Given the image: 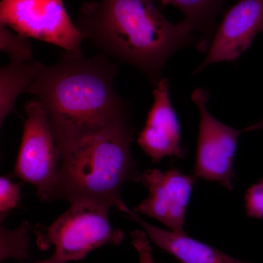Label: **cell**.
I'll return each mask as SVG.
<instances>
[{
    "label": "cell",
    "mask_w": 263,
    "mask_h": 263,
    "mask_svg": "<svg viewBox=\"0 0 263 263\" xmlns=\"http://www.w3.org/2000/svg\"><path fill=\"white\" fill-rule=\"evenodd\" d=\"M37 263H61L57 262V261L54 260V259H52L51 257H50V258H48L47 259H46V260H43L42 262H39Z\"/></svg>",
    "instance_id": "ffe728a7"
},
{
    "label": "cell",
    "mask_w": 263,
    "mask_h": 263,
    "mask_svg": "<svg viewBox=\"0 0 263 263\" xmlns=\"http://www.w3.org/2000/svg\"><path fill=\"white\" fill-rule=\"evenodd\" d=\"M117 66L99 53L64 51L56 65L37 62L27 92L42 104L58 148L129 117L128 105L116 92Z\"/></svg>",
    "instance_id": "6da1fadb"
},
{
    "label": "cell",
    "mask_w": 263,
    "mask_h": 263,
    "mask_svg": "<svg viewBox=\"0 0 263 263\" xmlns=\"http://www.w3.org/2000/svg\"><path fill=\"white\" fill-rule=\"evenodd\" d=\"M0 24L18 35L81 51L82 34L72 22L63 0H1Z\"/></svg>",
    "instance_id": "8992f818"
},
{
    "label": "cell",
    "mask_w": 263,
    "mask_h": 263,
    "mask_svg": "<svg viewBox=\"0 0 263 263\" xmlns=\"http://www.w3.org/2000/svg\"><path fill=\"white\" fill-rule=\"evenodd\" d=\"M24 111L26 119L14 174L33 185L42 201H52L60 179V149L42 104L31 100L26 103Z\"/></svg>",
    "instance_id": "5b68a950"
},
{
    "label": "cell",
    "mask_w": 263,
    "mask_h": 263,
    "mask_svg": "<svg viewBox=\"0 0 263 263\" xmlns=\"http://www.w3.org/2000/svg\"><path fill=\"white\" fill-rule=\"evenodd\" d=\"M70 203L51 226L39 224L34 229L38 248L54 249L52 259L61 263L80 260L99 247L124 241V233L109 221L111 206L91 201Z\"/></svg>",
    "instance_id": "277c9868"
},
{
    "label": "cell",
    "mask_w": 263,
    "mask_h": 263,
    "mask_svg": "<svg viewBox=\"0 0 263 263\" xmlns=\"http://www.w3.org/2000/svg\"><path fill=\"white\" fill-rule=\"evenodd\" d=\"M263 129V119L262 120L259 121V122L254 123L253 124H251L249 127L245 128L242 129V133H245V132H254L257 130H260Z\"/></svg>",
    "instance_id": "d6986e66"
},
{
    "label": "cell",
    "mask_w": 263,
    "mask_h": 263,
    "mask_svg": "<svg viewBox=\"0 0 263 263\" xmlns=\"http://www.w3.org/2000/svg\"><path fill=\"white\" fill-rule=\"evenodd\" d=\"M155 87V103L138 135V145L154 162L167 157L183 158L186 152L181 146L179 119L170 100L168 80L161 79Z\"/></svg>",
    "instance_id": "30bf717a"
},
{
    "label": "cell",
    "mask_w": 263,
    "mask_h": 263,
    "mask_svg": "<svg viewBox=\"0 0 263 263\" xmlns=\"http://www.w3.org/2000/svg\"><path fill=\"white\" fill-rule=\"evenodd\" d=\"M8 213L0 214V263L7 259L24 260L29 257L31 226L23 221L18 228L8 229L4 226Z\"/></svg>",
    "instance_id": "5bb4252c"
},
{
    "label": "cell",
    "mask_w": 263,
    "mask_h": 263,
    "mask_svg": "<svg viewBox=\"0 0 263 263\" xmlns=\"http://www.w3.org/2000/svg\"><path fill=\"white\" fill-rule=\"evenodd\" d=\"M260 32L263 33V0H238L224 15L206 59L194 73L216 62L235 61Z\"/></svg>",
    "instance_id": "9c48e42d"
},
{
    "label": "cell",
    "mask_w": 263,
    "mask_h": 263,
    "mask_svg": "<svg viewBox=\"0 0 263 263\" xmlns=\"http://www.w3.org/2000/svg\"><path fill=\"white\" fill-rule=\"evenodd\" d=\"M131 238L132 245L138 254L139 263H155L146 233L143 230H136L132 232Z\"/></svg>",
    "instance_id": "ac0fdd59"
},
{
    "label": "cell",
    "mask_w": 263,
    "mask_h": 263,
    "mask_svg": "<svg viewBox=\"0 0 263 263\" xmlns=\"http://www.w3.org/2000/svg\"><path fill=\"white\" fill-rule=\"evenodd\" d=\"M0 52L8 54L10 61H32V50L27 38L22 37L0 24Z\"/></svg>",
    "instance_id": "9a60e30c"
},
{
    "label": "cell",
    "mask_w": 263,
    "mask_h": 263,
    "mask_svg": "<svg viewBox=\"0 0 263 263\" xmlns=\"http://www.w3.org/2000/svg\"><path fill=\"white\" fill-rule=\"evenodd\" d=\"M206 90L195 89L192 100L200 111L196 159L193 176L196 179L218 182L231 191L234 188V160L242 130L219 122L208 111Z\"/></svg>",
    "instance_id": "52a82bcc"
},
{
    "label": "cell",
    "mask_w": 263,
    "mask_h": 263,
    "mask_svg": "<svg viewBox=\"0 0 263 263\" xmlns=\"http://www.w3.org/2000/svg\"><path fill=\"white\" fill-rule=\"evenodd\" d=\"M161 6L171 5L183 12V19L191 27L193 32L202 34L199 48L206 51L209 39L216 32V18L220 13L223 0H155Z\"/></svg>",
    "instance_id": "4fadbf2b"
},
{
    "label": "cell",
    "mask_w": 263,
    "mask_h": 263,
    "mask_svg": "<svg viewBox=\"0 0 263 263\" xmlns=\"http://www.w3.org/2000/svg\"><path fill=\"white\" fill-rule=\"evenodd\" d=\"M128 218L138 223L148 239L157 247L174 256L181 263H251L233 258L206 243L188 236L184 232L174 233L157 228L143 220L133 211Z\"/></svg>",
    "instance_id": "8fae6325"
},
{
    "label": "cell",
    "mask_w": 263,
    "mask_h": 263,
    "mask_svg": "<svg viewBox=\"0 0 263 263\" xmlns=\"http://www.w3.org/2000/svg\"><path fill=\"white\" fill-rule=\"evenodd\" d=\"M37 72V62L10 61L0 67V130L21 94L27 92Z\"/></svg>",
    "instance_id": "7c38bea8"
},
{
    "label": "cell",
    "mask_w": 263,
    "mask_h": 263,
    "mask_svg": "<svg viewBox=\"0 0 263 263\" xmlns=\"http://www.w3.org/2000/svg\"><path fill=\"white\" fill-rule=\"evenodd\" d=\"M155 0H101L84 5L76 25L100 53L127 62L157 85L170 57L195 42L186 22L171 23Z\"/></svg>",
    "instance_id": "7a4b0ae2"
},
{
    "label": "cell",
    "mask_w": 263,
    "mask_h": 263,
    "mask_svg": "<svg viewBox=\"0 0 263 263\" xmlns=\"http://www.w3.org/2000/svg\"><path fill=\"white\" fill-rule=\"evenodd\" d=\"M245 206L249 217L263 219V179L253 183L247 190Z\"/></svg>",
    "instance_id": "e0dca14e"
},
{
    "label": "cell",
    "mask_w": 263,
    "mask_h": 263,
    "mask_svg": "<svg viewBox=\"0 0 263 263\" xmlns=\"http://www.w3.org/2000/svg\"><path fill=\"white\" fill-rule=\"evenodd\" d=\"M20 200V184L5 176H0V214L15 209Z\"/></svg>",
    "instance_id": "2e32d148"
},
{
    "label": "cell",
    "mask_w": 263,
    "mask_h": 263,
    "mask_svg": "<svg viewBox=\"0 0 263 263\" xmlns=\"http://www.w3.org/2000/svg\"><path fill=\"white\" fill-rule=\"evenodd\" d=\"M196 178L176 168L147 169L139 182L148 190V197L133 209L154 218L174 233H183L185 217Z\"/></svg>",
    "instance_id": "ba28073f"
},
{
    "label": "cell",
    "mask_w": 263,
    "mask_h": 263,
    "mask_svg": "<svg viewBox=\"0 0 263 263\" xmlns=\"http://www.w3.org/2000/svg\"><path fill=\"white\" fill-rule=\"evenodd\" d=\"M136 133L129 117L59 148L60 179L55 200L107 204L129 216L121 196L124 183L138 182L141 173L131 152Z\"/></svg>",
    "instance_id": "3957f363"
}]
</instances>
